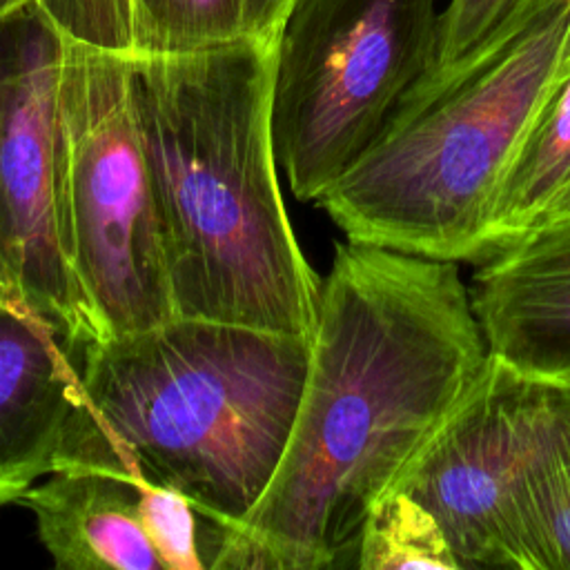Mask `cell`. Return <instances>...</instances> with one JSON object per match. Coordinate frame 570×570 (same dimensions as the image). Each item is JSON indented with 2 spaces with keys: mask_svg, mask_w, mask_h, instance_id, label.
<instances>
[{
  "mask_svg": "<svg viewBox=\"0 0 570 570\" xmlns=\"http://www.w3.org/2000/svg\"><path fill=\"white\" fill-rule=\"evenodd\" d=\"M485 363L456 261L338 243L285 452L216 570L352 566L370 510Z\"/></svg>",
  "mask_w": 570,
  "mask_h": 570,
  "instance_id": "1",
  "label": "cell"
},
{
  "mask_svg": "<svg viewBox=\"0 0 570 570\" xmlns=\"http://www.w3.org/2000/svg\"><path fill=\"white\" fill-rule=\"evenodd\" d=\"M127 56L174 314L312 336L323 278L276 178L274 42Z\"/></svg>",
  "mask_w": 570,
  "mask_h": 570,
  "instance_id": "2",
  "label": "cell"
},
{
  "mask_svg": "<svg viewBox=\"0 0 570 570\" xmlns=\"http://www.w3.org/2000/svg\"><path fill=\"white\" fill-rule=\"evenodd\" d=\"M309 350L312 336L178 316L87 343L53 470L140 472L236 528L281 463Z\"/></svg>",
  "mask_w": 570,
  "mask_h": 570,
  "instance_id": "3",
  "label": "cell"
},
{
  "mask_svg": "<svg viewBox=\"0 0 570 570\" xmlns=\"http://www.w3.org/2000/svg\"><path fill=\"white\" fill-rule=\"evenodd\" d=\"M570 67V0H517L461 58L430 67L314 200L347 240L474 263L490 207Z\"/></svg>",
  "mask_w": 570,
  "mask_h": 570,
  "instance_id": "4",
  "label": "cell"
},
{
  "mask_svg": "<svg viewBox=\"0 0 570 570\" xmlns=\"http://www.w3.org/2000/svg\"><path fill=\"white\" fill-rule=\"evenodd\" d=\"M65 38L56 136L62 249L102 338L176 318L129 56Z\"/></svg>",
  "mask_w": 570,
  "mask_h": 570,
  "instance_id": "5",
  "label": "cell"
},
{
  "mask_svg": "<svg viewBox=\"0 0 570 570\" xmlns=\"http://www.w3.org/2000/svg\"><path fill=\"white\" fill-rule=\"evenodd\" d=\"M436 0H294L274 38L272 136L298 200H316L434 65Z\"/></svg>",
  "mask_w": 570,
  "mask_h": 570,
  "instance_id": "6",
  "label": "cell"
},
{
  "mask_svg": "<svg viewBox=\"0 0 570 570\" xmlns=\"http://www.w3.org/2000/svg\"><path fill=\"white\" fill-rule=\"evenodd\" d=\"M65 38L27 0L0 18V256L36 312L80 356L102 341L62 249L56 136Z\"/></svg>",
  "mask_w": 570,
  "mask_h": 570,
  "instance_id": "7",
  "label": "cell"
},
{
  "mask_svg": "<svg viewBox=\"0 0 570 570\" xmlns=\"http://www.w3.org/2000/svg\"><path fill=\"white\" fill-rule=\"evenodd\" d=\"M561 392L488 354L479 379L396 481L443 523L461 568H503L512 499Z\"/></svg>",
  "mask_w": 570,
  "mask_h": 570,
  "instance_id": "8",
  "label": "cell"
},
{
  "mask_svg": "<svg viewBox=\"0 0 570 570\" xmlns=\"http://www.w3.org/2000/svg\"><path fill=\"white\" fill-rule=\"evenodd\" d=\"M470 303L490 356L523 376L570 383V218L534 225L479 258Z\"/></svg>",
  "mask_w": 570,
  "mask_h": 570,
  "instance_id": "9",
  "label": "cell"
},
{
  "mask_svg": "<svg viewBox=\"0 0 570 570\" xmlns=\"http://www.w3.org/2000/svg\"><path fill=\"white\" fill-rule=\"evenodd\" d=\"M78 356L40 316L0 303V505L53 470Z\"/></svg>",
  "mask_w": 570,
  "mask_h": 570,
  "instance_id": "10",
  "label": "cell"
},
{
  "mask_svg": "<svg viewBox=\"0 0 570 570\" xmlns=\"http://www.w3.org/2000/svg\"><path fill=\"white\" fill-rule=\"evenodd\" d=\"M145 483L140 472L58 468L16 503L33 512L60 570H165L145 523Z\"/></svg>",
  "mask_w": 570,
  "mask_h": 570,
  "instance_id": "11",
  "label": "cell"
},
{
  "mask_svg": "<svg viewBox=\"0 0 570 570\" xmlns=\"http://www.w3.org/2000/svg\"><path fill=\"white\" fill-rule=\"evenodd\" d=\"M60 33L96 47L156 56L238 42L245 0H40Z\"/></svg>",
  "mask_w": 570,
  "mask_h": 570,
  "instance_id": "12",
  "label": "cell"
},
{
  "mask_svg": "<svg viewBox=\"0 0 570 570\" xmlns=\"http://www.w3.org/2000/svg\"><path fill=\"white\" fill-rule=\"evenodd\" d=\"M530 459L510 510L503 568L570 570V390Z\"/></svg>",
  "mask_w": 570,
  "mask_h": 570,
  "instance_id": "13",
  "label": "cell"
},
{
  "mask_svg": "<svg viewBox=\"0 0 570 570\" xmlns=\"http://www.w3.org/2000/svg\"><path fill=\"white\" fill-rule=\"evenodd\" d=\"M570 180V67L525 136L490 207L474 263L534 227Z\"/></svg>",
  "mask_w": 570,
  "mask_h": 570,
  "instance_id": "14",
  "label": "cell"
},
{
  "mask_svg": "<svg viewBox=\"0 0 570 570\" xmlns=\"http://www.w3.org/2000/svg\"><path fill=\"white\" fill-rule=\"evenodd\" d=\"M352 566L358 570H461L443 523L401 488L390 490L370 510Z\"/></svg>",
  "mask_w": 570,
  "mask_h": 570,
  "instance_id": "15",
  "label": "cell"
},
{
  "mask_svg": "<svg viewBox=\"0 0 570 570\" xmlns=\"http://www.w3.org/2000/svg\"><path fill=\"white\" fill-rule=\"evenodd\" d=\"M517 0H450L439 13L436 56L432 67L448 65L481 42Z\"/></svg>",
  "mask_w": 570,
  "mask_h": 570,
  "instance_id": "16",
  "label": "cell"
},
{
  "mask_svg": "<svg viewBox=\"0 0 570 570\" xmlns=\"http://www.w3.org/2000/svg\"><path fill=\"white\" fill-rule=\"evenodd\" d=\"M294 0H245L247 38L274 42L278 27Z\"/></svg>",
  "mask_w": 570,
  "mask_h": 570,
  "instance_id": "17",
  "label": "cell"
},
{
  "mask_svg": "<svg viewBox=\"0 0 570 570\" xmlns=\"http://www.w3.org/2000/svg\"><path fill=\"white\" fill-rule=\"evenodd\" d=\"M0 303L7 305V307H13V309H20V312H29V314H36V307L31 305V301L27 298L20 281L16 278V274L9 269V265L4 263V258L0 256ZM42 318V316H40ZM45 321V318H42ZM47 323V321H45Z\"/></svg>",
  "mask_w": 570,
  "mask_h": 570,
  "instance_id": "18",
  "label": "cell"
},
{
  "mask_svg": "<svg viewBox=\"0 0 570 570\" xmlns=\"http://www.w3.org/2000/svg\"><path fill=\"white\" fill-rule=\"evenodd\" d=\"M557 218H570V180L566 183V187L557 194V198L552 200V205L548 207V212L543 214V218L539 223L546 220H557ZM537 223V225H539ZM532 229V227H530Z\"/></svg>",
  "mask_w": 570,
  "mask_h": 570,
  "instance_id": "19",
  "label": "cell"
},
{
  "mask_svg": "<svg viewBox=\"0 0 570 570\" xmlns=\"http://www.w3.org/2000/svg\"><path fill=\"white\" fill-rule=\"evenodd\" d=\"M27 0H0V18L4 16V13H9V11H13L16 7H20V4H24Z\"/></svg>",
  "mask_w": 570,
  "mask_h": 570,
  "instance_id": "20",
  "label": "cell"
},
{
  "mask_svg": "<svg viewBox=\"0 0 570 570\" xmlns=\"http://www.w3.org/2000/svg\"><path fill=\"white\" fill-rule=\"evenodd\" d=\"M559 387H568V390H570V383H568V385H559Z\"/></svg>",
  "mask_w": 570,
  "mask_h": 570,
  "instance_id": "21",
  "label": "cell"
}]
</instances>
